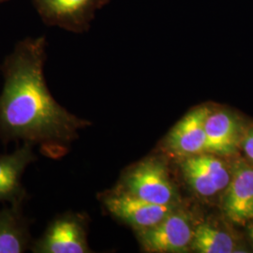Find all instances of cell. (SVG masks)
Segmentation results:
<instances>
[{
  "label": "cell",
  "mask_w": 253,
  "mask_h": 253,
  "mask_svg": "<svg viewBox=\"0 0 253 253\" xmlns=\"http://www.w3.org/2000/svg\"><path fill=\"white\" fill-rule=\"evenodd\" d=\"M250 236H251V238L253 241V224L250 226Z\"/></svg>",
  "instance_id": "15"
},
{
  "label": "cell",
  "mask_w": 253,
  "mask_h": 253,
  "mask_svg": "<svg viewBox=\"0 0 253 253\" xmlns=\"http://www.w3.org/2000/svg\"><path fill=\"white\" fill-rule=\"evenodd\" d=\"M100 200L103 208L112 217L135 228L137 231L158 224L177 208V205L162 206L146 202L119 188L104 192Z\"/></svg>",
  "instance_id": "6"
},
{
  "label": "cell",
  "mask_w": 253,
  "mask_h": 253,
  "mask_svg": "<svg viewBox=\"0 0 253 253\" xmlns=\"http://www.w3.org/2000/svg\"><path fill=\"white\" fill-rule=\"evenodd\" d=\"M118 188L140 199L162 206L177 205L179 199L166 166L158 160H148L129 169Z\"/></svg>",
  "instance_id": "2"
},
{
  "label": "cell",
  "mask_w": 253,
  "mask_h": 253,
  "mask_svg": "<svg viewBox=\"0 0 253 253\" xmlns=\"http://www.w3.org/2000/svg\"><path fill=\"white\" fill-rule=\"evenodd\" d=\"M86 218L80 214L66 212L53 217L42 236L32 241L33 253H86L90 250L86 240Z\"/></svg>",
  "instance_id": "3"
},
{
  "label": "cell",
  "mask_w": 253,
  "mask_h": 253,
  "mask_svg": "<svg viewBox=\"0 0 253 253\" xmlns=\"http://www.w3.org/2000/svg\"><path fill=\"white\" fill-rule=\"evenodd\" d=\"M234 237L223 230L209 223L194 227L191 250L199 253H236Z\"/></svg>",
  "instance_id": "13"
},
{
  "label": "cell",
  "mask_w": 253,
  "mask_h": 253,
  "mask_svg": "<svg viewBox=\"0 0 253 253\" xmlns=\"http://www.w3.org/2000/svg\"><path fill=\"white\" fill-rule=\"evenodd\" d=\"M231 171L222 202L223 213L230 221L245 225L253 219V163L237 161Z\"/></svg>",
  "instance_id": "9"
},
{
  "label": "cell",
  "mask_w": 253,
  "mask_h": 253,
  "mask_svg": "<svg viewBox=\"0 0 253 253\" xmlns=\"http://www.w3.org/2000/svg\"><path fill=\"white\" fill-rule=\"evenodd\" d=\"M34 147L22 143L12 153L0 155V204L24 207L29 199L22 177L27 167L38 161Z\"/></svg>",
  "instance_id": "8"
},
{
  "label": "cell",
  "mask_w": 253,
  "mask_h": 253,
  "mask_svg": "<svg viewBox=\"0 0 253 253\" xmlns=\"http://www.w3.org/2000/svg\"><path fill=\"white\" fill-rule=\"evenodd\" d=\"M180 168L190 189L205 199L224 192L231 180V168L216 154L206 152L181 159Z\"/></svg>",
  "instance_id": "5"
},
{
  "label": "cell",
  "mask_w": 253,
  "mask_h": 253,
  "mask_svg": "<svg viewBox=\"0 0 253 253\" xmlns=\"http://www.w3.org/2000/svg\"><path fill=\"white\" fill-rule=\"evenodd\" d=\"M24 207L10 206L0 209V253H23L30 250L31 219Z\"/></svg>",
  "instance_id": "12"
},
{
  "label": "cell",
  "mask_w": 253,
  "mask_h": 253,
  "mask_svg": "<svg viewBox=\"0 0 253 253\" xmlns=\"http://www.w3.org/2000/svg\"><path fill=\"white\" fill-rule=\"evenodd\" d=\"M45 37L27 38L15 45L1 66L0 142L27 143L42 155L60 160L70 151L78 130L90 122L64 108L49 90L44 77Z\"/></svg>",
  "instance_id": "1"
},
{
  "label": "cell",
  "mask_w": 253,
  "mask_h": 253,
  "mask_svg": "<svg viewBox=\"0 0 253 253\" xmlns=\"http://www.w3.org/2000/svg\"><path fill=\"white\" fill-rule=\"evenodd\" d=\"M47 25L75 33L86 31L96 11L110 0H32Z\"/></svg>",
  "instance_id": "7"
},
{
  "label": "cell",
  "mask_w": 253,
  "mask_h": 253,
  "mask_svg": "<svg viewBox=\"0 0 253 253\" xmlns=\"http://www.w3.org/2000/svg\"><path fill=\"white\" fill-rule=\"evenodd\" d=\"M137 232L145 252L183 253L191 250L194 226L190 215L176 208L158 224Z\"/></svg>",
  "instance_id": "4"
},
{
  "label": "cell",
  "mask_w": 253,
  "mask_h": 253,
  "mask_svg": "<svg viewBox=\"0 0 253 253\" xmlns=\"http://www.w3.org/2000/svg\"><path fill=\"white\" fill-rule=\"evenodd\" d=\"M207 149L218 156L233 155L241 145V126L238 119L227 111L208 114L205 123Z\"/></svg>",
  "instance_id": "11"
},
{
  "label": "cell",
  "mask_w": 253,
  "mask_h": 253,
  "mask_svg": "<svg viewBox=\"0 0 253 253\" xmlns=\"http://www.w3.org/2000/svg\"><path fill=\"white\" fill-rule=\"evenodd\" d=\"M210 111L202 106L182 118L166 137V150L179 159L208 152L205 123Z\"/></svg>",
  "instance_id": "10"
},
{
  "label": "cell",
  "mask_w": 253,
  "mask_h": 253,
  "mask_svg": "<svg viewBox=\"0 0 253 253\" xmlns=\"http://www.w3.org/2000/svg\"><path fill=\"white\" fill-rule=\"evenodd\" d=\"M2 1H5V0H0V2H2Z\"/></svg>",
  "instance_id": "16"
},
{
  "label": "cell",
  "mask_w": 253,
  "mask_h": 253,
  "mask_svg": "<svg viewBox=\"0 0 253 253\" xmlns=\"http://www.w3.org/2000/svg\"><path fill=\"white\" fill-rule=\"evenodd\" d=\"M241 145L247 158L253 163V128L244 136Z\"/></svg>",
  "instance_id": "14"
}]
</instances>
